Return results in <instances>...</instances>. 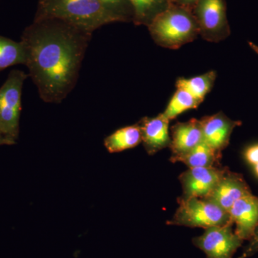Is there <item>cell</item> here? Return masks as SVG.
I'll use <instances>...</instances> for the list:
<instances>
[{
	"mask_svg": "<svg viewBox=\"0 0 258 258\" xmlns=\"http://www.w3.org/2000/svg\"><path fill=\"white\" fill-rule=\"evenodd\" d=\"M254 167V171L255 173L256 176L258 177V163L255 165L253 166Z\"/></svg>",
	"mask_w": 258,
	"mask_h": 258,
	"instance_id": "obj_26",
	"label": "cell"
},
{
	"mask_svg": "<svg viewBox=\"0 0 258 258\" xmlns=\"http://www.w3.org/2000/svg\"><path fill=\"white\" fill-rule=\"evenodd\" d=\"M92 35L57 19L34 20L25 29V66L42 101L60 103L74 89Z\"/></svg>",
	"mask_w": 258,
	"mask_h": 258,
	"instance_id": "obj_1",
	"label": "cell"
},
{
	"mask_svg": "<svg viewBox=\"0 0 258 258\" xmlns=\"http://www.w3.org/2000/svg\"><path fill=\"white\" fill-rule=\"evenodd\" d=\"M169 121L163 113L154 118L145 117L139 121L142 129V143L149 155H154L170 146Z\"/></svg>",
	"mask_w": 258,
	"mask_h": 258,
	"instance_id": "obj_12",
	"label": "cell"
},
{
	"mask_svg": "<svg viewBox=\"0 0 258 258\" xmlns=\"http://www.w3.org/2000/svg\"><path fill=\"white\" fill-rule=\"evenodd\" d=\"M128 2L133 9L134 24L147 26L171 5L170 0H128Z\"/></svg>",
	"mask_w": 258,
	"mask_h": 258,
	"instance_id": "obj_16",
	"label": "cell"
},
{
	"mask_svg": "<svg viewBox=\"0 0 258 258\" xmlns=\"http://www.w3.org/2000/svg\"><path fill=\"white\" fill-rule=\"evenodd\" d=\"M179 207L167 225L210 228L232 223L230 213L205 198L178 199Z\"/></svg>",
	"mask_w": 258,
	"mask_h": 258,
	"instance_id": "obj_4",
	"label": "cell"
},
{
	"mask_svg": "<svg viewBox=\"0 0 258 258\" xmlns=\"http://www.w3.org/2000/svg\"><path fill=\"white\" fill-rule=\"evenodd\" d=\"M25 61L23 42L0 36V72L15 64H25Z\"/></svg>",
	"mask_w": 258,
	"mask_h": 258,
	"instance_id": "obj_18",
	"label": "cell"
},
{
	"mask_svg": "<svg viewBox=\"0 0 258 258\" xmlns=\"http://www.w3.org/2000/svg\"><path fill=\"white\" fill-rule=\"evenodd\" d=\"M258 252V227L254 232L253 237L249 240V244L244 247L243 252L239 258H247Z\"/></svg>",
	"mask_w": 258,
	"mask_h": 258,
	"instance_id": "obj_21",
	"label": "cell"
},
{
	"mask_svg": "<svg viewBox=\"0 0 258 258\" xmlns=\"http://www.w3.org/2000/svg\"><path fill=\"white\" fill-rule=\"evenodd\" d=\"M249 45L251 48H252L256 53L258 54V46H257L255 44L252 43V42H249Z\"/></svg>",
	"mask_w": 258,
	"mask_h": 258,
	"instance_id": "obj_25",
	"label": "cell"
},
{
	"mask_svg": "<svg viewBox=\"0 0 258 258\" xmlns=\"http://www.w3.org/2000/svg\"><path fill=\"white\" fill-rule=\"evenodd\" d=\"M232 226L230 224L206 229L203 235L193 239V244L205 252L207 258H232L243 242Z\"/></svg>",
	"mask_w": 258,
	"mask_h": 258,
	"instance_id": "obj_7",
	"label": "cell"
},
{
	"mask_svg": "<svg viewBox=\"0 0 258 258\" xmlns=\"http://www.w3.org/2000/svg\"><path fill=\"white\" fill-rule=\"evenodd\" d=\"M204 142L200 120L192 118L186 122H179L171 127V157H177L192 150Z\"/></svg>",
	"mask_w": 258,
	"mask_h": 258,
	"instance_id": "obj_13",
	"label": "cell"
},
{
	"mask_svg": "<svg viewBox=\"0 0 258 258\" xmlns=\"http://www.w3.org/2000/svg\"><path fill=\"white\" fill-rule=\"evenodd\" d=\"M231 220L235 232L242 240H250L258 227V197L250 195L241 198L231 208Z\"/></svg>",
	"mask_w": 258,
	"mask_h": 258,
	"instance_id": "obj_11",
	"label": "cell"
},
{
	"mask_svg": "<svg viewBox=\"0 0 258 258\" xmlns=\"http://www.w3.org/2000/svg\"><path fill=\"white\" fill-rule=\"evenodd\" d=\"M57 19L93 32L121 20L98 0H39L34 20Z\"/></svg>",
	"mask_w": 258,
	"mask_h": 258,
	"instance_id": "obj_2",
	"label": "cell"
},
{
	"mask_svg": "<svg viewBox=\"0 0 258 258\" xmlns=\"http://www.w3.org/2000/svg\"><path fill=\"white\" fill-rule=\"evenodd\" d=\"M221 157L222 154L215 152L208 144L203 142L186 154L177 157H171L170 161L171 162L184 163L189 168L212 167L220 165Z\"/></svg>",
	"mask_w": 258,
	"mask_h": 258,
	"instance_id": "obj_15",
	"label": "cell"
},
{
	"mask_svg": "<svg viewBox=\"0 0 258 258\" xmlns=\"http://www.w3.org/2000/svg\"><path fill=\"white\" fill-rule=\"evenodd\" d=\"M0 134H1V133H0Z\"/></svg>",
	"mask_w": 258,
	"mask_h": 258,
	"instance_id": "obj_27",
	"label": "cell"
},
{
	"mask_svg": "<svg viewBox=\"0 0 258 258\" xmlns=\"http://www.w3.org/2000/svg\"><path fill=\"white\" fill-rule=\"evenodd\" d=\"M196 4L197 21L204 38L219 42L228 37L230 30L225 0H198Z\"/></svg>",
	"mask_w": 258,
	"mask_h": 258,
	"instance_id": "obj_6",
	"label": "cell"
},
{
	"mask_svg": "<svg viewBox=\"0 0 258 258\" xmlns=\"http://www.w3.org/2000/svg\"><path fill=\"white\" fill-rule=\"evenodd\" d=\"M15 144V140L8 138V137H5V136L3 135V134H0V146L12 145V144Z\"/></svg>",
	"mask_w": 258,
	"mask_h": 258,
	"instance_id": "obj_23",
	"label": "cell"
},
{
	"mask_svg": "<svg viewBox=\"0 0 258 258\" xmlns=\"http://www.w3.org/2000/svg\"><path fill=\"white\" fill-rule=\"evenodd\" d=\"M179 1L181 2L182 4L189 5L197 3V2H198V0H179Z\"/></svg>",
	"mask_w": 258,
	"mask_h": 258,
	"instance_id": "obj_24",
	"label": "cell"
},
{
	"mask_svg": "<svg viewBox=\"0 0 258 258\" xmlns=\"http://www.w3.org/2000/svg\"><path fill=\"white\" fill-rule=\"evenodd\" d=\"M227 168H189L179 177L183 190L180 198H206L216 186Z\"/></svg>",
	"mask_w": 258,
	"mask_h": 258,
	"instance_id": "obj_8",
	"label": "cell"
},
{
	"mask_svg": "<svg viewBox=\"0 0 258 258\" xmlns=\"http://www.w3.org/2000/svg\"><path fill=\"white\" fill-rule=\"evenodd\" d=\"M121 22L133 21L134 12L128 0H98Z\"/></svg>",
	"mask_w": 258,
	"mask_h": 258,
	"instance_id": "obj_20",
	"label": "cell"
},
{
	"mask_svg": "<svg viewBox=\"0 0 258 258\" xmlns=\"http://www.w3.org/2000/svg\"><path fill=\"white\" fill-rule=\"evenodd\" d=\"M202 103L203 102L197 99L187 91L177 88L166 106L165 111L162 113L168 120H171L174 119L183 112L198 108Z\"/></svg>",
	"mask_w": 258,
	"mask_h": 258,
	"instance_id": "obj_19",
	"label": "cell"
},
{
	"mask_svg": "<svg viewBox=\"0 0 258 258\" xmlns=\"http://www.w3.org/2000/svg\"><path fill=\"white\" fill-rule=\"evenodd\" d=\"M216 78V72L211 71L196 77L179 79L176 81V87L187 91L191 96L203 102L213 87Z\"/></svg>",
	"mask_w": 258,
	"mask_h": 258,
	"instance_id": "obj_17",
	"label": "cell"
},
{
	"mask_svg": "<svg viewBox=\"0 0 258 258\" xmlns=\"http://www.w3.org/2000/svg\"><path fill=\"white\" fill-rule=\"evenodd\" d=\"M250 195V187L243 176L227 168L216 186L205 199L229 212L237 200Z\"/></svg>",
	"mask_w": 258,
	"mask_h": 258,
	"instance_id": "obj_9",
	"label": "cell"
},
{
	"mask_svg": "<svg viewBox=\"0 0 258 258\" xmlns=\"http://www.w3.org/2000/svg\"><path fill=\"white\" fill-rule=\"evenodd\" d=\"M142 142V129L137 123L115 131L105 139L104 145L108 152L118 153L133 149Z\"/></svg>",
	"mask_w": 258,
	"mask_h": 258,
	"instance_id": "obj_14",
	"label": "cell"
},
{
	"mask_svg": "<svg viewBox=\"0 0 258 258\" xmlns=\"http://www.w3.org/2000/svg\"><path fill=\"white\" fill-rule=\"evenodd\" d=\"M244 157L250 165L254 166L258 163V143L249 146L244 150Z\"/></svg>",
	"mask_w": 258,
	"mask_h": 258,
	"instance_id": "obj_22",
	"label": "cell"
},
{
	"mask_svg": "<svg viewBox=\"0 0 258 258\" xmlns=\"http://www.w3.org/2000/svg\"><path fill=\"white\" fill-rule=\"evenodd\" d=\"M200 123L203 128L204 142L220 154L230 144L234 128L242 125L240 120L230 119L222 112L204 117L200 119Z\"/></svg>",
	"mask_w": 258,
	"mask_h": 258,
	"instance_id": "obj_10",
	"label": "cell"
},
{
	"mask_svg": "<svg viewBox=\"0 0 258 258\" xmlns=\"http://www.w3.org/2000/svg\"><path fill=\"white\" fill-rule=\"evenodd\" d=\"M153 40L160 46L178 49L200 34L196 18L187 10L169 6L148 25Z\"/></svg>",
	"mask_w": 258,
	"mask_h": 258,
	"instance_id": "obj_3",
	"label": "cell"
},
{
	"mask_svg": "<svg viewBox=\"0 0 258 258\" xmlns=\"http://www.w3.org/2000/svg\"><path fill=\"white\" fill-rule=\"evenodd\" d=\"M29 75L13 70L0 88V133L15 140L18 137L22 110V93Z\"/></svg>",
	"mask_w": 258,
	"mask_h": 258,
	"instance_id": "obj_5",
	"label": "cell"
}]
</instances>
